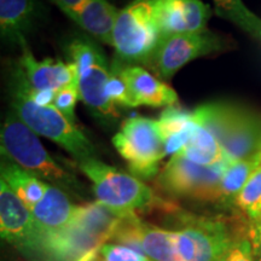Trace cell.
<instances>
[{"label": "cell", "mask_w": 261, "mask_h": 261, "mask_svg": "<svg viewBox=\"0 0 261 261\" xmlns=\"http://www.w3.org/2000/svg\"><path fill=\"white\" fill-rule=\"evenodd\" d=\"M234 203L250 220L261 217V163L234 197Z\"/></svg>", "instance_id": "25"}, {"label": "cell", "mask_w": 261, "mask_h": 261, "mask_svg": "<svg viewBox=\"0 0 261 261\" xmlns=\"http://www.w3.org/2000/svg\"><path fill=\"white\" fill-rule=\"evenodd\" d=\"M181 231L194 241L196 249L194 261H219L233 243L226 225L219 220L187 218Z\"/></svg>", "instance_id": "14"}, {"label": "cell", "mask_w": 261, "mask_h": 261, "mask_svg": "<svg viewBox=\"0 0 261 261\" xmlns=\"http://www.w3.org/2000/svg\"><path fill=\"white\" fill-rule=\"evenodd\" d=\"M219 261H254L252 244L249 240L233 242Z\"/></svg>", "instance_id": "30"}, {"label": "cell", "mask_w": 261, "mask_h": 261, "mask_svg": "<svg viewBox=\"0 0 261 261\" xmlns=\"http://www.w3.org/2000/svg\"><path fill=\"white\" fill-rule=\"evenodd\" d=\"M112 68L122 76L132 94L136 107H172L178 102L177 92L142 65H120L112 63Z\"/></svg>", "instance_id": "12"}, {"label": "cell", "mask_w": 261, "mask_h": 261, "mask_svg": "<svg viewBox=\"0 0 261 261\" xmlns=\"http://www.w3.org/2000/svg\"><path fill=\"white\" fill-rule=\"evenodd\" d=\"M130 173L138 179H150L159 173V165L167 156L159 122L144 116L125 120L113 138Z\"/></svg>", "instance_id": "6"}, {"label": "cell", "mask_w": 261, "mask_h": 261, "mask_svg": "<svg viewBox=\"0 0 261 261\" xmlns=\"http://www.w3.org/2000/svg\"><path fill=\"white\" fill-rule=\"evenodd\" d=\"M228 48V42L210 29L162 38L148 67L161 80H169L182 67L197 60Z\"/></svg>", "instance_id": "8"}, {"label": "cell", "mask_w": 261, "mask_h": 261, "mask_svg": "<svg viewBox=\"0 0 261 261\" xmlns=\"http://www.w3.org/2000/svg\"><path fill=\"white\" fill-rule=\"evenodd\" d=\"M219 17L230 21L247 34L261 41V18L247 8L242 0H213Z\"/></svg>", "instance_id": "24"}, {"label": "cell", "mask_w": 261, "mask_h": 261, "mask_svg": "<svg viewBox=\"0 0 261 261\" xmlns=\"http://www.w3.org/2000/svg\"><path fill=\"white\" fill-rule=\"evenodd\" d=\"M0 142L3 155L35 177L54 182L55 187L60 189L80 190L77 179L55 161L41 144L37 133L33 132L14 112H9L3 122Z\"/></svg>", "instance_id": "3"}, {"label": "cell", "mask_w": 261, "mask_h": 261, "mask_svg": "<svg viewBox=\"0 0 261 261\" xmlns=\"http://www.w3.org/2000/svg\"><path fill=\"white\" fill-rule=\"evenodd\" d=\"M225 161L214 166H202L184 156L173 155L159 174V185L168 194L195 200H219L221 178L228 165Z\"/></svg>", "instance_id": "7"}, {"label": "cell", "mask_w": 261, "mask_h": 261, "mask_svg": "<svg viewBox=\"0 0 261 261\" xmlns=\"http://www.w3.org/2000/svg\"><path fill=\"white\" fill-rule=\"evenodd\" d=\"M0 231L2 237L29 252H41L42 236L32 211L5 181L0 182Z\"/></svg>", "instance_id": "9"}, {"label": "cell", "mask_w": 261, "mask_h": 261, "mask_svg": "<svg viewBox=\"0 0 261 261\" xmlns=\"http://www.w3.org/2000/svg\"><path fill=\"white\" fill-rule=\"evenodd\" d=\"M119 12L120 10L108 0H86L69 18L91 37L113 46V33Z\"/></svg>", "instance_id": "17"}, {"label": "cell", "mask_w": 261, "mask_h": 261, "mask_svg": "<svg viewBox=\"0 0 261 261\" xmlns=\"http://www.w3.org/2000/svg\"><path fill=\"white\" fill-rule=\"evenodd\" d=\"M178 154L184 156L189 161L202 166H214L230 161L215 137L198 123H196L188 144Z\"/></svg>", "instance_id": "21"}, {"label": "cell", "mask_w": 261, "mask_h": 261, "mask_svg": "<svg viewBox=\"0 0 261 261\" xmlns=\"http://www.w3.org/2000/svg\"><path fill=\"white\" fill-rule=\"evenodd\" d=\"M161 40L158 0H133L117 16L113 33V63L148 67Z\"/></svg>", "instance_id": "2"}, {"label": "cell", "mask_w": 261, "mask_h": 261, "mask_svg": "<svg viewBox=\"0 0 261 261\" xmlns=\"http://www.w3.org/2000/svg\"><path fill=\"white\" fill-rule=\"evenodd\" d=\"M108 96L116 107L136 108L130 91L122 76L112 68V76L108 84Z\"/></svg>", "instance_id": "27"}, {"label": "cell", "mask_w": 261, "mask_h": 261, "mask_svg": "<svg viewBox=\"0 0 261 261\" xmlns=\"http://www.w3.org/2000/svg\"><path fill=\"white\" fill-rule=\"evenodd\" d=\"M75 208L76 205L71 204L60 188L48 185L44 197L32 210V214L45 237L67 227L73 220Z\"/></svg>", "instance_id": "16"}, {"label": "cell", "mask_w": 261, "mask_h": 261, "mask_svg": "<svg viewBox=\"0 0 261 261\" xmlns=\"http://www.w3.org/2000/svg\"><path fill=\"white\" fill-rule=\"evenodd\" d=\"M98 261H151L145 254L122 244H103L98 253Z\"/></svg>", "instance_id": "28"}, {"label": "cell", "mask_w": 261, "mask_h": 261, "mask_svg": "<svg viewBox=\"0 0 261 261\" xmlns=\"http://www.w3.org/2000/svg\"><path fill=\"white\" fill-rule=\"evenodd\" d=\"M220 145L231 162L255 154L261 149V117L247 108L237 106Z\"/></svg>", "instance_id": "13"}, {"label": "cell", "mask_w": 261, "mask_h": 261, "mask_svg": "<svg viewBox=\"0 0 261 261\" xmlns=\"http://www.w3.org/2000/svg\"><path fill=\"white\" fill-rule=\"evenodd\" d=\"M249 241L252 244L254 261H261V217L252 219L249 227Z\"/></svg>", "instance_id": "31"}, {"label": "cell", "mask_w": 261, "mask_h": 261, "mask_svg": "<svg viewBox=\"0 0 261 261\" xmlns=\"http://www.w3.org/2000/svg\"><path fill=\"white\" fill-rule=\"evenodd\" d=\"M260 163L261 149L249 158L230 163L221 178L219 200H234Z\"/></svg>", "instance_id": "23"}, {"label": "cell", "mask_w": 261, "mask_h": 261, "mask_svg": "<svg viewBox=\"0 0 261 261\" xmlns=\"http://www.w3.org/2000/svg\"><path fill=\"white\" fill-rule=\"evenodd\" d=\"M10 104L19 119L38 136L52 140L69 152L77 162L96 156L93 143L76 123L68 120L54 104H40L31 93V87L18 63L9 81Z\"/></svg>", "instance_id": "1"}, {"label": "cell", "mask_w": 261, "mask_h": 261, "mask_svg": "<svg viewBox=\"0 0 261 261\" xmlns=\"http://www.w3.org/2000/svg\"><path fill=\"white\" fill-rule=\"evenodd\" d=\"M2 180L9 185L31 211L40 202L48 188L46 182L41 181L17 163L10 161L2 163Z\"/></svg>", "instance_id": "19"}, {"label": "cell", "mask_w": 261, "mask_h": 261, "mask_svg": "<svg viewBox=\"0 0 261 261\" xmlns=\"http://www.w3.org/2000/svg\"><path fill=\"white\" fill-rule=\"evenodd\" d=\"M142 246L145 255L154 261H181L175 243V231L143 223Z\"/></svg>", "instance_id": "22"}, {"label": "cell", "mask_w": 261, "mask_h": 261, "mask_svg": "<svg viewBox=\"0 0 261 261\" xmlns=\"http://www.w3.org/2000/svg\"><path fill=\"white\" fill-rule=\"evenodd\" d=\"M119 218V215L114 214L99 202H93L76 205L70 224L83 228L106 243L112 238Z\"/></svg>", "instance_id": "20"}, {"label": "cell", "mask_w": 261, "mask_h": 261, "mask_svg": "<svg viewBox=\"0 0 261 261\" xmlns=\"http://www.w3.org/2000/svg\"><path fill=\"white\" fill-rule=\"evenodd\" d=\"M40 17L38 0H0V32L5 41L23 46L28 33Z\"/></svg>", "instance_id": "15"}, {"label": "cell", "mask_w": 261, "mask_h": 261, "mask_svg": "<svg viewBox=\"0 0 261 261\" xmlns=\"http://www.w3.org/2000/svg\"><path fill=\"white\" fill-rule=\"evenodd\" d=\"M52 4H55L62 12H64L65 16H69L73 12L77 11L86 0H50Z\"/></svg>", "instance_id": "32"}, {"label": "cell", "mask_w": 261, "mask_h": 261, "mask_svg": "<svg viewBox=\"0 0 261 261\" xmlns=\"http://www.w3.org/2000/svg\"><path fill=\"white\" fill-rule=\"evenodd\" d=\"M142 227L143 221L137 217L136 213L123 215L119 218L110 240L144 254L142 246Z\"/></svg>", "instance_id": "26"}, {"label": "cell", "mask_w": 261, "mask_h": 261, "mask_svg": "<svg viewBox=\"0 0 261 261\" xmlns=\"http://www.w3.org/2000/svg\"><path fill=\"white\" fill-rule=\"evenodd\" d=\"M69 62L77 69L80 99L91 114L102 121L117 116L116 106L108 96V84L112 76V65L96 42L87 37H75L67 46Z\"/></svg>", "instance_id": "5"}, {"label": "cell", "mask_w": 261, "mask_h": 261, "mask_svg": "<svg viewBox=\"0 0 261 261\" xmlns=\"http://www.w3.org/2000/svg\"><path fill=\"white\" fill-rule=\"evenodd\" d=\"M158 122L167 156L178 154L188 144L196 126L192 112L173 106L163 110Z\"/></svg>", "instance_id": "18"}, {"label": "cell", "mask_w": 261, "mask_h": 261, "mask_svg": "<svg viewBox=\"0 0 261 261\" xmlns=\"http://www.w3.org/2000/svg\"><path fill=\"white\" fill-rule=\"evenodd\" d=\"M80 99L79 86L71 85V86L64 87L55 94L54 106L57 108L63 115L75 123V107L77 100Z\"/></svg>", "instance_id": "29"}, {"label": "cell", "mask_w": 261, "mask_h": 261, "mask_svg": "<svg viewBox=\"0 0 261 261\" xmlns=\"http://www.w3.org/2000/svg\"><path fill=\"white\" fill-rule=\"evenodd\" d=\"M212 16L202 0H158V21L162 38L207 31Z\"/></svg>", "instance_id": "11"}, {"label": "cell", "mask_w": 261, "mask_h": 261, "mask_svg": "<svg viewBox=\"0 0 261 261\" xmlns=\"http://www.w3.org/2000/svg\"><path fill=\"white\" fill-rule=\"evenodd\" d=\"M21 50L22 55L18 65L34 91L57 93L64 87L77 85V69L71 62H62L51 58L38 61L33 56L28 44H24Z\"/></svg>", "instance_id": "10"}, {"label": "cell", "mask_w": 261, "mask_h": 261, "mask_svg": "<svg viewBox=\"0 0 261 261\" xmlns=\"http://www.w3.org/2000/svg\"><path fill=\"white\" fill-rule=\"evenodd\" d=\"M79 166L81 172L92 181L97 202L119 217L151 208L161 202L140 179L96 158L79 162Z\"/></svg>", "instance_id": "4"}, {"label": "cell", "mask_w": 261, "mask_h": 261, "mask_svg": "<svg viewBox=\"0 0 261 261\" xmlns=\"http://www.w3.org/2000/svg\"><path fill=\"white\" fill-rule=\"evenodd\" d=\"M94 261H98V256H97V259H96V260H94Z\"/></svg>", "instance_id": "33"}]
</instances>
